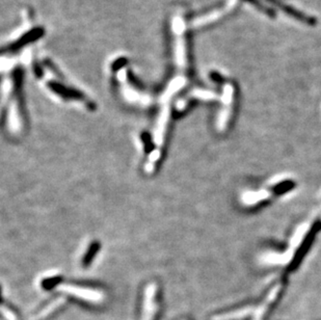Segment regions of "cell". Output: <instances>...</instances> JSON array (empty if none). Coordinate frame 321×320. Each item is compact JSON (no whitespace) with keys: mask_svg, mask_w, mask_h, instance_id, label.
Listing matches in <instances>:
<instances>
[{"mask_svg":"<svg viewBox=\"0 0 321 320\" xmlns=\"http://www.w3.org/2000/svg\"><path fill=\"white\" fill-rule=\"evenodd\" d=\"M49 87L51 88L52 91L55 92L59 96L67 98V99H69V98H74V99H81V98H82V95L81 94L77 93L76 91L70 90V88L65 87V86L60 85L58 83L51 82V83H49Z\"/></svg>","mask_w":321,"mask_h":320,"instance_id":"cell-5","label":"cell"},{"mask_svg":"<svg viewBox=\"0 0 321 320\" xmlns=\"http://www.w3.org/2000/svg\"><path fill=\"white\" fill-rule=\"evenodd\" d=\"M65 301H66L65 298L62 297V296L54 298L53 300L50 301V303L47 306H45L44 308L41 309L39 312H37L36 314H34L31 317V320H44L45 318H47L50 315L53 314L57 309L62 308L65 305Z\"/></svg>","mask_w":321,"mask_h":320,"instance_id":"cell-3","label":"cell"},{"mask_svg":"<svg viewBox=\"0 0 321 320\" xmlns=\"http://www.w3.org/2000/svg\"><path fill=\"white\" fill-rule=\"evenodd\" d=\"M57 288L60 292L66 293L68 295L74 296L84 301H89V303L99 304L104 298L103 293L94 288L71 285V284H63V285H59Z\"/></svg>","mask_w":321,"mask_h":320,"instance_id":"cell-1","label":"cell"},{"mask_svg":"<svg viewBox=\"0 0 321 320\" xmlns=\"http://www.w3.org/2000/svg\"><path fill=\"white\" fill-rule=\"evenodd\" d=\"M42 34H43V29L42 28H36L33 30H30L26 34H24L21 39H19L18 41H16L15 43H13L12 46L10 47V50L20 49L21 47L25 46L26 44H28V43H30L32 41H36L37 39H39Z\"/></svg>","mask_w":321,"mask_h":320,"instance_id":"cell-4","label":"cell"},{"mask_svg":"<svg viewBox=\"0 0 321 320\" xmlns=\"http://www.w3.org/2000/svg\"><path fill=\"white\" fill-rule=\"evenodd\" d=\"M2 314H3V316L6 317V320H17L16 314L13 312L12 310L6 309L5 306L2 307Z\"/></svg>","mask_w":321,"mask_h":320,"instance_id":"cell-7","label":"cell"},{"mask_svg":"<svg viewBox=\"0 0 321 320\" xmlns=\"http://www.w3.org/2000/svg\"><path fill=\"white\" fill-rule=\"evenodd\" d=\"M158 310V287L155 283H151L145 289L142 320H156Z\"/></svg>","mask_w":321,"mask_h":320,"instance_id":"cell-2","label":"cell"},{"mask_svg":"<svg viewBox=\"0 0 321 320\" xmlns=\"http://www.w3.org/2000/svg\"><path fill=\"white\" fill-rule=\"evenodd\" d=\"M160 157V151L159 150H155L151 153L149 159H148V162L146 164V171L148 173H151L154 171L155 168V164L156 162L158 161V159Z\"/></svg>","mask_w":321,"mask_h":320,"instance_id":"cell-6","label":"cell"}]
</instances>
